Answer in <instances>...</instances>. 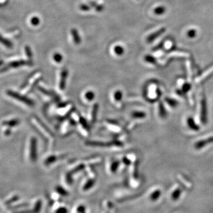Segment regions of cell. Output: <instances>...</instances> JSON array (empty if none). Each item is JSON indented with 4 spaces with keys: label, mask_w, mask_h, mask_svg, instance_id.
Segmentation results:
<instances>
[{
    "label": "cell",
    "mask_w": 213,
    "mask_h": 213,
    "mask_svg": "<svg viewBox=\"0 0 213 213\" xmlns=\"http://www.w3.org/2000/svg\"><path fill=\"white\" fill-rule=\"evenodd\" d=\"M71 34L72 35L74 42L76 45H79L81 43V39L80 37L79 36L78 32L77 31V30L75 28H72L71 30Z\"/></svg>",
    "instance_id": "8"
},
{
    "label": "cell",
    "mask_w": 213,
    "mask_h": 213,
    "mask_svg": "<svg viewBox=\"0 0 213 213\" xmlns=\"http://www.w3.org/2000/svg\"><path fill=\"white\" fill-rule=\"evenodd\" d=\"M212 143H213V136H211L206 139H203V140L197 142L195 144V147L197 149H200L204 147L207 144H210Z\"/></svg>",
    "instance_id": "4"
},
{
    "label": "cell",
    "mask_w": 213,
    "mask_h": 213,
    "mask_svg": "<svg viewBox=\"0 0 213 213\" xmlns=\"http://www.w3.org/2000/svg\"><path fill=\"white\" fill-rule=\"evenodd\" d=\"M159 112L161 116L164 117L165 115V110L164 109V107L162 103H160L159 104Z\"/></svg>",
    "instance_id": "21"
},
{
    "label": "cell",
    "mask_w": 213,
    "mask_h": 213,
    "mask_svg": "<svg viewBox=\"0 0 213 213\" xmlns=\"http://www.w3.org/2000/svg\"><path fill=\"white\" fill-rule=\"evenodd\" d=\"M187 123H188V125L189 127L191 129H192L193 130H195V131H197V130H198L200 129V127L195 124L194 119L192 117H189L188 118V121H187Z\"/></svg>",
    "instance_id": "10"
},
{
    "label": "cell",
    "mask_w": 213,
    "mask_h": 213,
    "mask_svg": "<svg viewBox=\"0 0 213 213\" xmlns=\"http://www.w3.org/2000/svg\"><path fill=\"white\" fill-rule=\"evenodd\" d=\"M97 108H98L97 105H95L94 106V108H93V112H92V113H93L92 114V119L93 120H94V119H96V115Z\"/></svg>",
    "instance_id": "25"
},
{
    "label": "cell",
    "mask_w": 213,
    "mask_h": 213,
    "mask_svg": "<svg viewBox=\"0 0 213 213\" xmlns=\"http://www.w3.org/2000/svg\"><path fill=\"white\" fill-rule=\"evenodd\" d=\"M29 62H26L24 60H18V61H15L13 62H11L9 64H8L6 67H4L3 69H2V72H5L6 71H7L9 69L11 68H16L23 65H29Z\"/></svg>",
    "instance_id": "3"
},
{
    "label": "cell",
    "mask_w": 213,
    "mask_h": 213,
    "mask_svg": "<svg viewBox=\"0 0 213 213\" xmlns=\"http://www.w3.org/2000/svg\"><path fill=\"white\" fill-rule=\"evenodd\" d=\"M0 42H1L3 44L6 45L7 47H11L12 46V45L10 42H9L7 40L4 39L2 37L0 36Z\"/></svg>",
    "instance_id": "18"
},
{
    "label": "cell",
    "mask_w": 213,
    "mask_h": 213,
    "mask_svg": "<svg viewBox=\"0 0 213 213\" xmlns=\"http://www.w3.org/2000/svg\"><path fill=\"white\" fill-rule=\"evenodd\" d=\"M30 146V158L33 162H35L37 158V140L36 138L33 137L31 139Z\"/></svg>",
    "instance_id": "2"
},
{
    "label": "cell",
    "mask_w": 213,
    "mask_h": 213,
    "mask_svg": "<svg viewBox=\"0 0 213 213\" xmlns=\"http://www.w3.org/2000/svg\"><path fill=\"white\" fill-rule=\"evenodd\" d=\"M79 8H80V9L81 10H82V11H89L90 10V8H91L90 6H88L86 4H81Z\"/></svg>",
    "instance_id": "24"
},
{
    "label": "cell",
    "mask_w": 213,
    "mask_h": 213,
    "mask_svg": "<svg viewBox=\"0 0 213 213\" xmlns=\"http://www.w3.org/2000/svg\"><path fill=\"white\" fill-rule=\"evenodd\" d=\"M19 124H20V120L18 119H13V120H8V121H4V122L3 123V125L4 126H8L10 127L16 126L18 125Z\"/></svg>",
    "instance_id": "6"
},
{
    "label": "cell",
    "mask_w": 213,
    "mask_h": 213,
    "mask_svg": "<svg viewBox=\"0 0 213 213\" xmlns=\"http://www.w3.org/2000/svg\"><path fill=\"white\" fill-rule=\"evenodd\" d=\"M195 31H194V30H193V31H190V32H189L188 35H189V36H190L192 37V36H195Z\"/></svg>",
    "instance_id": "30"
},
{
    "label": "cell",
    "mask_w": 213,
    "mask_h": 213,
    "mask_svg": "<svg viewBox=\"0 0 213 213\" xmlns=\"http://www.w3.org/2000/svg\"><path fill=\"white\" fill-rule=\"evenodd\" d=\"M165 31L164 28H162L161 30H159L158 32L155 33L154 34L151 35L150 36H149L148 39H147V42H151L152 41H154L156 38H157L158 36H159L161 35L162 34V33H163V32Z\"/></svg>",
    "instance_id": "11"
},
{
    "label": "cell",
    "mask_w": 213,
    "mask_h": 213,
    "mask_svg": "<svg viewBox=\"0 0 213 213\" xmlns=\"http://www.w3.org/2000/svg\"><path fill=\"white\" fill-rule=\"evenodd\" d=\"M85 97L88 100H92L94 97V94L93 92H88L86 94Z\"/></svg>",
    "instance_id": "22"
},
{
    "label": "cell",
    "mask_w": 213,
    "mask_h": 213,
    "mask_svg": "<svg viewBox=\"0 0 213 213\" xmlns=\"http://www.w3.org/2000/svg\"><path fill=\"white\" fill-rule=\"evenodd\" d=\"M31 22H32V24L34 25H37L39 24V18H38V17H33L32 18V20H31Z\"/></svg>",
    "instance_id": "26"
},
{
    "label": "cell",
    "mask_w": 213,
    "mask_h": 213,
    "mask_svg": "<svg viewBox=\"0 0 213 213\" xmlns=\"http://www.w3.org/2000/svg\"><path fill=\"white\" fill-rule=\"evenodd\" d=\"M96 8L97 11H101L103 10L104 7L101 5H97V6L96 7Z\"/></svg>",
    "instance_id": "28"
},
{
    "label": "cell",
    "mask_w": 213,
    "mask_h": 213,
    "mask_svg": "<svg viewBox=\"0 0 213 213\" xmlns=\"http://www.w3.org/2000/svg\"><path fill=\"white\" fill-rule=\"evenodd\" d=\"M190 88H191V85L188 83H186L183 85V86H182V91H183L184 93H187L190 89Z\"/></svg>",
    "instance_id": "23"
},
{
    "label": "cell",
    "mask_w": 213,
    "mask_h": 213,
    "mask_svg": "<svg viewBox=\"0 0 213 213\" xmlns=\"http://www.w3.org/2000/svg\"><path fill=\"white\" fill-rule=\"evenodd\" d=\"M133 117L136 118H144L146 117V114L143 112H135L133 114Z\"/></svg>",
    "instance_id": "19"
},
{
    "label": "cell",
    "mask_w": 213,
    "mask_h": 213,
    "mask_svg": "<svg viewBox=\"0 0 213 213\" xmlns=\"http://www.w3.org/2000/svg\"><path fill=\"white\" fill-rule=\"evenodd\" d=\"M145 60H146V61H147V62H149L150 64H155L156 62L155 59L153 56H151L149 55L146 56L145 57Z\"/></svg>",
    "instance_id": "17"
},
{
    "label": "cell",
    "mask_w": 213,
    "mask_h": 213,
    "mask_svg": "<svg viewBox=\"0 0 213 213\" xmlns=\"http://www.w3.org/2000/svg\"><path fill=\"white\" fill-rule=\"evenodd\" d=\"M115 53L118 55H121L124 53V49L120 46H116L114 48Z\"/></svg>",
    "instance_id": "13"
},
{
    "label": "cell",
    "mask_w": 213,
    "mask_h": 213,
    "mask_svg": "<svg viewBox=\"0 0 213 213\" xmlns=\"http://www.w3.org/2000/svg\"><path fill=\"white\" fill-rule=\"evenodd\" d=\"M53 59L56 62L59 63L62 60V56L59 53H55L53 56Z\"/></svg>",
    "instance_id": "16"
},
{
    "label": "cell",
    "mask_w": 213,
    "mask_h": 213,
    "mask_svg": "<svg viewBox=\"0 0 213 213\" xmlns=\"http://www.w3.org/2000/svg\"><path fill=\"white\" fill-rule=\"evenodd\" d=\"M201 117L203 122H205L207 119V107L204 98H202L201 101Z\"/></svg>",
    "instance_id": "5"
},
{
    "label": "cell",
    "mask_w": 213,
    "mask_h": 213,
    "mask_svg": "<svg viewBox=\"0 0 213 213\" xmlns=\"http://www.w3.org/2000/svg\"><path fill=\"white\" fill-rule=\"evenodd\" d=\"M165 101L167 102V103L169 105H171L172 107H175L178 104V103H177V101L176 100H174L173 99H171V98H165Z\"/></svg>",
    "instance_id": "14"
},
{
    "label": "cell",
    "mask_w": 213,
    "mask_h": 213,
    "mask_svg": "<svg viewBox=\"0 0 213 213\" xmlns=\"http://www.w3.org/2000/svg\"><path fill=\"white\" fill-rule=\"evenodd\" d=\"M115 99L117 101H120L121 99V97H122V94H121L120 91H117L115 94Z\"/></svg>",
    "instance_id": "27"
},
{
    "label": "cell",
    "mask_w": 213,
    "mask_h": 213,
    "mask_svg": "<svg viewBox=\"0 0 213 213\" xmlns=\"http://www.w3.org/2000/svg\"><path fill=\"white\" fill-rule=\"evenodd\" d=\"M165 12V8L163 7H159L155 9V14L158 15H161Z\"/></svg>",
    "instance_id": "20"
},
{
    "label": "cell",
    "mask_w": 213,
    "mask_h": 213,
    "mask_svg": "<svg viewBox=\"0 0 213 213\" xmlns=\"http://www.w3.org/2000/svg\"><path fill=\"white\" fill-rule=\"evenodd\" d=\"M7 94L9 97H10L14 99H16V100H17L21 103H24L25 104H26L28 106H33L34 105V102L32 100L29 99L28 98L24 96H22L20 94L14 92V91L8 90V91H7Z\"/></svg>",
    "instance_id": "1"
},
{
    "label": "cell",
    "mask_w": 213,
    "mask_h": 213,
    "mask_svg": "<svg viewBox=\"0 0 213 213\" xmlns=\"http://www.w3.org/2000/svg\"><path fill=\"white\" fill-rule=\"evenodd\" d=\"M160 195H161V192L159 191H156L151 195V200L156 201L160 197Z\"/></svg>",
    "instance_id": "15"
},
{
    "label": "cell",
    "mask_w": 213,
    "mask_h": 213,
    "mask_svg": "<svg viewBox=\"0 0 213 213\" xmlns=\"http://www.w3.org/2000/svg\"><path fill=\"white\" fill-rule=\"evenodd\" d=\"M213 73V67L211 68L209 70L207 71V72H204L203 74H202L201 76H200L199 78H198L196 79V82L198 83L202 81H203L204 79H206L207 77H208L211 74H212Z\"/></svg>",
    "instance_id": "7"
},
{
    "label": "cell",
    "mask_w": 213,
    "mask_h": 213,
    "mask_svg": "<svg viewBox=\"0 0 213 213\" xmlns=\"http://www.w3.org/2000/svg\"><path fill=\"white\" fill-rule=\"evenodd\" d=\"M4 133H5V135H6V136H8V135H10V129L6 130Z\"/></svg>",
    "instance_id": "31"
},
{
    "label": "cell",
    "mask_w": 213,
    "mask_h": 213,
    "mask_svg": "<svg viewBox=\"0 0 213 213\" xmlns=\"http://www.w3.org/2000/svg\"><path fill=\"white\" fill-rule=\"evenodd\" d=\"M181 194H182V191H181L180 189L177 188V189L175 190L171 195V198H172V200H173L174 201H176L178 200H179V198H180V196H181Z\"/></svg>",
    "instance_id": "12"
},
{
    "label": "cell",
    "mask_w": 213,
    "mask_h": 213,
    "mask_svg": "<svg viewBox=\"0 0 213 213\" xmlns=\"http://www.w3.org/2000/svg\"><path fill=\"white\" fill-rule=\"evenodd\" d=\"M26 53L27 54V56L29 57H32V53H31V51H30V49L29 47H26Z\"/></svg>",
    "instance_id": "29"
},
{
    "label": "cell",
    "mask_w": 213,
    "mask_h": 213,
    "mask_svg": "<svg viewBox=\"0 0 213 213\" xmlns=\"http://www.w3.org/2000/svg\"><path fill=\"white\" fill-rule=\"evenodd\" d=\"M61 76H62V77H61V79H60V81L59 86H60V89H64L65 88V80L68 76V71H64L61 74Z\"/></svg>",
    "instance_id": "9"
}]
</instances>
